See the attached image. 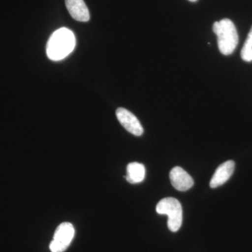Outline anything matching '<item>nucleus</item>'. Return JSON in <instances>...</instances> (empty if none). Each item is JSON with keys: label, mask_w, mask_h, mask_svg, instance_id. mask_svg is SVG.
I'll use <instances>...</instances> for the list:
<instances>
[{"label": "nucleus", "mask_w": 252, "mask_h": 252, "mask_svg": "<svg viewBox=\"0 0 252 252\" xmlns=\"http://www.w3.org/2000/svg\"><path fill=\"white\" fill-rule=\"evenodd\" d=\"M235 166L234 161L228 160L217 167L210 181V187L212 189H215L225 184L234 172Z\"/></svg>", "instance_id": "nucleus-7"}, {"label": "nucleus", "mask_w": 252, "mask_h": 252, "mask_svg": "<svg viewBox=\"0 0 252 252\" xmlns=\"http://www.w3.org/2000/svg\"><path fill=\"white\" fill-rule=\"evenodd\" d=\"M157 212L159 215L168 217L167 226L172 232H177L180 229L183 220V212L181 203L176 198H165L157 204Z\"/></svg>", "instance_id": "nucleus-3"}, {"label": "nucleus", "mask_w": 252, "mask_h": 252, "mask_svg": "<svg viewBox=\"0 0 252 252\" xmlns=\"http://www.w3.org/2000/svg\"><path fill=\"white\" fill-rule=\"evenodd\" d=\"M66 7L74 20L87 22L90 20V13L84 0H65Z\"/></svg>", "instance_id": "nucleus-8"}, {"label": "nucleus", "mask_w": 252, "mask_h": 252, "mask_svg": "<svg viewBox=\"0 0 252 252\" xmlns=\"http://www.w3.org/2000/svg\"><path fill=\"white\" fill-rule=\"evenodd\" d=\"M248 35L250 36H251V37H252V27L251 28V30H250V32H249Z\"/></svg>", "instance_id": "nucleus-11"}, {"label": "nucleus", "mask_w": 252, "mask_h": 252, "mask_svg": "<svg viewBox=\"0 0 252 252\" xmlns=\"http://www.w3.org/2000/svg\"><path fill=\"white\" fill-rule=\"evenodd\" d=\"M146 169L140 162H130L127 165L126 179L129 183L135 185L141 183L145 179Z\"/></svg>", "instance_id": "nucleus-9"}, {"label": "nucleus", "mask_w": 252, "mask_h": 252, "mask_svg": "<svg viewBox=\"0 0 252 252\" xmlns=\"http://www.w3.org/2000/svg\"><path fill=\"white\" fill-rule=\"evenodd\" d=\"M75 44L74 33L67 28H60L50 37L46 46V54L52 61H61L72 52Z\"/></svg>", "instance_id": "nucleus-1"}, {"label": "nucleus", "mask_w": 252, "mask_h": 252, "mask_svg": "<svg viewBox=\"0 0 252 252\" xmlns=\"http://www.w3.org/2000/svg\"><path fill=\"white\" fill-rule=\"evenodd\" d=\"M241 58L246 62L252 61V37L248 36L241 51Z\"/></svg>", "instance_id": "nucleus-10"}, {"label": "nucleus", "mask_w": 252, "mask_h": 252, "mask_svg": "<svg viewBox=\"0 0 252 252\" xmlns=\"http://www.w3.org/2000/svg\"><path fill=\"white\" fill-rule=\"evenodd\" d=\"M170 179L174 188L180 191H186L194 185L193 178L180 167H175L170 172Z\"/></svg>", "instance_id": "nucleus-6"}, {"label": "nucleus", "mask_w": 252, "mask_h": 252, "mask_svg": "<svg viewBox=\"0 0 252 252\" xmlns=\"http://www.w3.org/2000/svg\"><path fill=\"white\" fill-rule=\"evenodd\" d=\"M74 226L72 223L64 222L59 225L55 231L54 239L49 245L51 252H64L74 238Z\"/></svg>", "instance_id": "nucleus-4"}, {"label": "nucleus", "mask_w": 252, "mask_h": 252, "mask_svg": "<svg viewBox=\"0 0 252 252\" xmlns=\"http://www.w3.org/2000/svg\"><path fill=\"white\" fill-rule=\"evenodd\" d=\"M189 1H192V2H195L197 0H189Z\"/></svg>", "instance_id": "nucleus-12"}, {"label": "nucleus", "mask_w": 252, "mask_h": 252, "mask_svg": "<svg viewBox=\"0 0 252 252\" xmlns=\"http://www.w3.org/2000/svg\"><path fill=\"white\" fill-rule=\"evenodd\" d=\"M116 115L124 128L131 134L135 136H141L143 134V127L137 117L130 111L120 107L117 109Z\"/></svg>", "instance_id": "nucleus-5"}, {"label": "nucleus", "mask_w": 252, "mask_h": 252, "mask_svg": "<svg viewBox=\"0 0 252 252\" xmlns=\"http://www.w3.org/2000/svg\"><path fill=\"white\" fill-rule=\"evenodd\" d=\"M217 36L219 49L222 54L228 56L234 52L238 44V34L233 21L228 18L220 20L213 25Z\"/></svg>", "instance_id": "nucleus-2"}]
</instances>
